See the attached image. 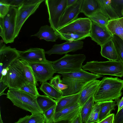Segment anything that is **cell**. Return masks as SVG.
I'll return each mask as SVG.
<instances>
[{
	"label": "cell",
	"instance_id": "6da1fadb",
	"mask_svg": "<svg viewBox=\"0 0 123 123\" xmlns=\"http://www.w3.org/2000/svg\"><path fill=\"white\" fill-rule=\"evenodd\" d=\"M123 80L117 77H104L94 95V102H100L120 98L123 93Z\"/></svg>",
	"mask_w": 123,
	"mask_h": 123
},
{
	"label": "cell",
	"instance_id": "7a4b0ae2",
	"mask_svg": "<svg viewBox=\"0 0 123 123\" xmlns=\"http://www.w3.org/2000/svg\"><path fill=\"white\" fill-rule=\"evenodd\" d=\"M6 97L13 105L29 111L32 114H42L43 111L39 107L37 97L20 89H9Z\"/></svg>",
	"mask_w": 123,
	"mask_h": 123
},
{
	"label": "cell",
	"instance_id": "3957f363",
	"mask_svg": "<svg viewBox=\"0 0 123 123\" xmlns=\"http://www.w3.org/2000/svg\"><path fill=\"white\" fill-rule=\"evenodd\" d=\"M82 68L84 70L89 71L96 74L123 77V64L117 61L87 62Z\"/></svg>",
	"mask_w": 123,
	"mask_h": 123
},
{
	"label": "cell",
	"instance_id": "277c9868",
	"mask_svg": "<svg viewBox=\"0 0 123 123\" xmlns=\"http://www.w3.org/2000/svg\"><path fill=\"white\" fill-rule=\"evenodd\" d=\"M83 54H66L63 57L52 62V66L56 73H72L80 71L82 68V63L86 59Z\"/></svg>",
	"mask_w": 123,
	"mask_h": 123
},
{
	"label": "cell",
	"instance_id": "5b68a950",
	"mask_svg": "<svg viewBox=\"0 0 123 123\" xmlns=\"http://www.w3.org/2000/svg\"><path fill=\"white\" fill-rule=\"evenodd\" d=\"M7 69L6 74L0 79V81H2L9 89H20L28 83L25 77L19 58L13 62Z\"/></svg>",
	"mask_w": 123,
	"mask_h": 123
},
{
	"label": "cell",
	"instance_id": "8992f818",
	"mask_svg": "<svg viewBox=\"0 0 123 123\" xmlns=\"http://www.w3.org/2000/svg\"><path fill=\"white\" fill-rule=\"evenodd\" d=\"M18 8L10 6L7 14L0 18V36L6 44L13 43L14 37Z\"/></svg>",
	"mask_w": 123,
	"mask_h": 123
},
{
	"label": "cell",
	"instance_id": "52a82bcc",
	"mask_svg": "<svg viewBox=\"0 0 123 123\" xmlns=\"http://www.w3.org/2000/svg\"><path fill=\"white\" fill-rule=\"evenodd\" d=\"M45 1L50 26L55 31L58 29L60 19L67 7V0H46Z\"/></svg>",
	"mask_w": 123,
	"mask_h": 123
},
{
	"label": "cell",
	"instance_id": "ba28073f",
	"mask_svg": "<svg viewBox=\"0 0 123 123\" xmlns=\"http://www.w3.org/2000/svg\"><path fill=\"white\" fill-rule=\"evenodd\" d=\"M92 23L88 17L78 18L58 29L55 33L90 35Z\"/></svg>",
	"mask_w": 123,
	"mask_h": 123
},
{
	"label": "cell",
	"instance_id": "9c48e42d",
	"mask_svg": "<svg viewBox=\"0 0 123 123\" xmlns=\"http://www.w3.org/2000/svg\"><path fill=\"white\" fill-rule=\"evenodd\" d=\"M28 63L32 68L36 80L41 83L50 80L56 73L52 61L48 60L45 63Z\"/></svg>",
	"mask_w": 123,
	"mask_h": 123
},
{
	"label": "cell",
	"instance_id": "30bf717a",
	"mask_svg": "<svg viewBox=\"0 0 123 123\" xmlns=\"http://www.w3.org/2000/svg\"><path fill=\"white\" fill-rule=\"evenodd\" d=\"M44 0L29 4L23 5L18 8L16 18L14 37L15 38L18 36L20 30L28 18L34 13Z\"/></svg>",
	"mask_w": 123,
	"mask_h": 123
},
{
	"label": "cell",
	"instance_id": "8fae6325",
	"mask_svg": "<svg viewBox=\"0 0 123 123\" xmlns=\"http://www.w3.org/2000/svg\"><path fill=\"white\" fill-rule=\"evenodd\" d=\"M18 51L19 59L28 63H43L48 61L45 57V51L42 48H32L25 51Z\"/></svg>",
	"mask_w": 123,
	"mask_h": 123
},
{
	"label": "cell",
	"instance_id": "7c38bea8",
	"mask_svg": "<svg viewBox=\"0 0 123 123\" xmlns=\"http://www.w3.org/2000/svg\"><path fill=\"white\" fill-rule=\"evenodd\" d=\"M3 40L0 43V73L6 68L14 61L19 58L18 50L16 48L7 46L3 43Z\"/></svg>",
	"mask_w": 123,
	"mask_h": 123
},
{
	"label": "cell",
	"instance_id": "4fadbf2b",
	"mask_svg": "<svg viewBox=\"0 0 123 123\" xmlns=\"http://www.w3.org/2000/svg\"><path fill=\"white\" fill-rule=\"evenodd\" d=\"M84 43V42L81 41L73 42L67 41L61 44H55L50 49L45 51V54L49 55L52 54H67L68 52H74L82 49Z\"/></svg>",
	"mask_w": 123,
	"mask_h": 123
},
{
	"label": "cell",
	"instance_id": "5bb4252c",
	"mask_svg": "<svg viewBox=\"0 0 123 123\" xmlns=\"http://www.w3.org/2000/svg\"><path fill=\"white\" fill-rule=\"evenodd\" d=\"M83 1L77 0L74 4L66 8L60 19L58 29L78 18L79 14L80 12Z\"/></svg>",
	"mask_w": 123,
	"mask_h": 123
},
{
	"label": "cell",
	"instance_id": "9a60e30c",
	"mask_svg": "<svg viewBox=\"0 0 123 123\" xmlns=\"http://www.w3.org/2000/svg\"><path fill=\"white\" fill-rule=\"evenodd\" d=\"M112 36L107 29L92 22L90 37L98 45L101 46L111 38Z\"/></svg>",
	"mask_w": 123,
	"mask_h": 123
},
{
	"label": "cell",
	"instance_id": "2e32d148",
	"mask_svg": "<svg viewBox=\"0 0 123 123\" xmlns=\"http://www.w3.org/2000/svg\"><path fill=\"white\" fill-rule=\"evenodd\" d=\"M88 82L80 81L74 79L62 77L61 83L67 85V88L62 91V96L73 95L80 92Z\"/></svg>",
	"mask_w": 123,
	"mask_h": 123
},
{
	"label": "cell",
	"instance_id": "e0dca14e",
	"mask_svg": "<svg viewBox=\"0 0 123 123\" xmlns=\"http://www.w3.org/2000/svg\"><path fill=\"white\" fill-rule=\"evenodd\" d=\"M81 108L78 102L55 113L54 117V122L65 120H71L80 112Z\"/></svg>",
	"mask_w": 123,
	"mask_h": 123
},
{
	"label": "cell",
	"instance_id": "ac0fdd59",
	"mask_svg": "<svg viewBox=\"0 0 123 123\" xmlns=\"http://www.w3.org/2000/svg\"><path fill=\"white\" fill-rule=\"evenodd\" d=\"M95 80L87 83L80 92L78 103L82 106L93 94H94L100 82Z\"/></svg>",
	"mask_w": 123,
	"mask_h": 123
},
{
	"label": "cell",
	"instance_id": "d6986e66",
	"mask_svg": "<svg viewBox=\"0 0 123 123\" xmlns=\"http://www.w3.org/2000/svg\"><path fill=\"white\" fill-rule=\"evenodd\" d=\"M62 77L76 80L81 81L89 82L103 77L102 75L88 73L82 69L80 70L72 73H61Z\"/></svg>",
	"mask_w": 123,
	"mask_h": 123
},
{
	"label": "cell",
	"instance_id": "ffe728a7",
	"mask_svg": "<svg viewBox=\"0 0 123 123\" xmlns=\"http://www.w3.org/2000/svg\"><path fill=\"white\" fill-rule=\"evenodd\" d=\"M99 7L104 14L109 19H114L121 17L113 5L111 0H98Z\"/></svg>",
	"mask_w": 123,
	"mask_h": 123
},
{
	"label": "cell",
	"instance_id": "44dd1931",
	"mask_svg": "<svg viewBox=\"0 0 123 123\" xmlns=\"http://www.w3.org/2000/svg\"><path fill=\"white\" fill-rule=\"evenodd\" d=\"M43 39L47 41L55 42L59 38L55 31L50 26L45 25L41 26L37 33L31 36Z\"/></svg>",
	"mask_w": 123,
	"mask_h": 123
},
{
	"label": "cell",
	"instance_id": "7402d4cb",
	"mask_svg": "<svg viewBox=\"0 0 123 123\" xmlns=\"http://www.w3.org/2000/svg\"><path fill=\"white\" fill-rule=\"evenodd\" d=\"M101 47V55L109 60L117 61L118 57L112 38Z\"/></svg>",
	"mask_w": 123,
	"mask_h": 123
},
{
	"label": "cell",
	"instance_id": "603a6c76",
	"mask_svg": "<svg viewBox=\"0 0 123 123\" xmlns=\"http://www.w3.org/2000/svg\"><path fill=\"white\" fill-rule=\"evenodd\" d=\"M80 92L76 94L62 96L56 101L55 113L78 102Z\"/></svg>",
	"mask_w": 123,
	"mask_h": 123
},
{
	"label": "cell",
	"instance_id": "cb8c5ba5",
	"mask_svg": "<svg viewBox=\"0 0 123 123\" xmlns=\"http://www.w3.org/2000/svg\"><path fill=\"white\" fill-rule=\"evenodd\" d=\"M112 35H116L123 40V17L109 19L106 26Z\"/></svg>",
	"mask_w": 123,
	"mask_h": 123
},
{
	"label": "cell",
	"instance_id": "d4e9b609",
	"mask_svg": "<svg viewBox=\"0 0 123 123\" xmlns=\"http://www.w3.org/2000/svg\"><path fill=\"white\" fill-rule=\"evenodd\" d=\"M100 8L98 0H83L80 12L87 17L92 16Z\"/></svg>",
	"mask_w": 123,
	"mask_h": 123
},
{
	"label": "cell",
	"instance_id": "484cf974",
	"mask_svg": "<svg viewBox=\"0 0 123 123\" xmlns=\"http://www.w3.org/2000/svg\"><path fill=\"white\" fill-rule=\"evenodd\" d=\"M99 103L100 109L98 122L110 115L113 110H115V107L117 105L116 102L112 100Z\"/></svg>",
	"mask_w": 123,
	"mask_h": 123
},
{
	"label": "cell",
	"instance_id": "4316f807",
	"mask_svg": "<svg viewBox=\"0 0 123 123\" xmlns=\"http://www.w3.org/2000/svg\"><path fill=\"white\" fill-rule=\"evenodd\" d=\"M39 89L45 95L54 99L56 101L62 96L61 93L47 82L42 83Z\"/></svg>",
	"mask_w": 123,
	"mask_h": 123
},
{
	"label": "cell",
	"instance_id": "83f0119b",
	"mask_svg": "<svg viewBox=\"0 0 123 123\" xmlns=\"http://www.w3.org/2000/svg\"><path fill=\"white\" fill-rule=\"evenodd\" d=\"M19 62L27 81L36 86H38L37 82L31 66L27 62L20 59Z\"/></svg>",
	"mask_w": 123,
	"mask_h": 123
},
{
	"label": "cell",
	"instance_id": "f1b7e54d",
	"mask_svg": "<svg viewBox=\"0 0 123 123\" xmlns=\"http://www.w3.org/2000/svg\"><path fill=\"white\" fill-rule=\"evenodd\" d=\"M93 94L81 107L80 113L82 123H85L92 110L94 104V95Z\"/></svg>",
	"mask_w": 123,
	"mask_h": 123
},
{
	"label": "cell",
	"instance_id": "f546056e",
	"mask_svg": "<svg viewBox=\"0 0 123 123\" xmlns=\"http://www.w3.org/2000/svg\"><path fill=\"white\" fill-rule=\"evenodd\" d=\"M37 104L43 111L49 109L56 103V101L48 96L39 94L37 97Z\"/></svg>",
	"mask_w": 123,
	"mask_h": 123
},
{
	"label": "cell",
	"instance_id": "4dcf8cb0",
	"mask_svg": "<svg viewBox=\"0 0 123 123\" xmlns=\"http://www.w3.org/2000/svg\"><path fill=\"white\" fill-rule=\"evenodd\" d=\"M89 18L92 21L101 27L107 29L106 26L109 19L99 9Z\"/></svg>",
	"mask_w": 123,
	"mask_h": 123
},
{
	"label": "cell",
	"instance_id": "1f68e13d",
	"mask_svg": "<svg viewBox=\"0 0 123 123\" xmlns=\"http://www.w3.org/2000/svg\"><path fill=\"white\" fill-rule=\"evenodd\" d=\"M44 117L42 114H32L20 118L15 123H44Z\"/></svg>",
	"mask_w": 123,
	"mask_h": 123
},
{
	"label": "cell",
	"instance_id": "d6a6232c",
	"mask_svg": "<svg viewBox=\"0 0 123 123\" xmlns=\"http://www.w3.org/2000/svg\"><path fill=\"white\" fill-rule=\"evenodd\" d=\"M112 39L118 55L117 61L123 64V40L116 35H113Z\"/></svg>",
	"mask_w": 123,
	"mask_h": 123
},
{
	"label": "cell",
	"instance_id": "836d02e7",
	"mask_svg": "<svg viewBox=\"0 0 123 123\" xmlns=\"http://www.w3.org/2000/svg\"><path fill=\"white\" fill-rule=\"evenodd\" d=\"M41 0H0V2L6 4L10 6L18 8L23 5L34 3Z\"/></svg>",
	"mask_w": 123,
	"mask_h": 123
},
{
	"label": "cell",
	"instance_id": "e575fe53",
	"mask_svg": "<svg viewBox=\"0 0 123 123\" xmlns=\"http://www.w3.org/2000/svg\"><path fill=\"white\" fill-rule=\"evenodd\" d=\"M56 33L61 40L71 42L80 41L90 37V35H82L73 33L64 34L59 33Z\"/></svg>",
	"mask_w": 123,
	"mask_h": 123
},
{
	"label": "cell",
	"instance_id": "d590c367",
	"mask_svg": "<svg viewBox=\"0 0 123 123\" xmlns=\"http://www.w3.org/2000/svg\"><path fill=\"white\" fill-rule=\"evenodd\" d=\"M100 109V105L99 103H95L85 123H94L98 122Z\"/></svg>",
	"mask_w": 123,
	"mask_h": 123
},
{
	"label": "cell",
	"instance_id": "8d00e7d4",
	"mask_svg": "<svg viewBox=\"0 0 123 123\" xmlns=\"http://www.w3.org/2000/svg\"><path fill=\"white\" fill-rule=\"evenodd\" d=\"M61 76L57 75L50 80L49 83L62 94V91L67 88V86L61 83Z\"/></svg>",
	"mask_w": 123,
	"mask_h": 123
},
{
	"label": "cell",
	"instance_id": "74e56055",
	"mask_svg": "<svg viewBox=\"0 0 123 123\" xmlns=\"http://www.w3.org/2000/svg\"><path fill=\"white\" fill-rule=\"evenodd\" d=\"M56 104L47 110L43 111L42 113L44 116L46 123H52L54 122V117L55 113Z\"/></svg>",
	"mask_w": 123,
	"mask_h": 123
},
{
	"label": "cell",
	"instance_id": "f35d334b",
	"mask_svg": "<svg viewBox=\"0 0 123 123\" xmlns=\"http://www.w3.org/2000/svg\"><path fill=\"white\" fill-rule=\"evenodd\" d=\"M20 89L36 97L39 94L36 86L29 83L25 85Z\"/></svg>",
	"mask_w": 123,
	"mask_h": 123
},
{
	"label": "cell",
	"instance_id": "ab89813d",
	"mask_svg": "<svg viewBox=\"0 0 123 123\" xmlns=\"http://www.w3.org/2000/svg\"><path fill=\"white\" fill-rule=\"evenodd\" d=\"M10 6L3 3L0 2V18L5 16L8 12Z\"/></svg>",
	"mask_w": 123,
	"mask_h": 123
},
{
	"label": "cell",
	"instance_id": "60d3db41",
	"mask_svg": "<svg viewBox=\"0 0 123 123\" xmlns=\"http://www.w3.org/2000/svg\"><path fill=\"white\" fill-rule=\"evenodd\" d=\"M114 123H123V108L115 115Z\"/></svg>",
	"mask_w": 123,
	"mask_h": 123
},
{
	"label": "cell",
	"instance_id": "b9f144b4",
	"mask_svg": "<svg viewBox=\"0 0 123 123\" xmlns=\"http://www.w3.org/2000/svg\"><path fill=\"white\" fill-rule=\"evenodd\" d=\"M114 113L111 114L103 120L96 123H114Z\"/></svg>",
	"mask_w": 123,
	"mask_h": 123
},
{
	"label": "cell",
	"instance_id": "7bdbcfd3",
	"mask_svg": "<svg viewBox=\"0 0 123 123\" xmlns=\"http://www.w3.org/2000/svg\"><path fill=\"white\" fill-rule=\"evenodd\" d=\"M7 87H8V86L4 84L2 81H0V96L6 94L4 93V91Z\"/></svg>",
	"mask_w": 123,
	"mask_h": 123
},
{
	"label": "cell",
	"instance_id": "ee69618b",
	"mask_svg": "<svg viewBox=\"0 0 123 123\" xmlns=\"http://www.w3.org/2000/svg\"><path fill=\"white\" fill-rule=\"evenodd\" d=\"M70 123H82L80 112L71 120Z\"/></svg>",
	"mask_w": 123,
	"mask_h": 123
},
{
	"label": "cell",
	"instance_id": "f6af8a7d",
	"mask_svg": "<svg viewBox=\"0 0 123 123\" xmlns=\"http://www.w3.org/2000/svg\"><path fill=\"white\" fill-rule=\"evenodd\" d=\"M115 101L118 107L117 112H118L123 108V96L121 99L119 98Z\"/></svg>",
	"mask_w": 123,
	"mask_h": 123
},
{
	"label": "cell",
	"instance_id": "bcb514c9",
	"mask_svg": "<svg viewBox=\"0 0 123 123\" xmlns=\"http://www.w3.org/2000/svg\"><path fill=\"white\" fill-rule=\"evenodd\" d=\"M77 1V0H67V7L73 5Z\"/></svg>",
	"mask_w": 123,
	"mask_h": 123
},
{
	"label": "cell",
	"instance_id": "7dc6e473",
	"mask_svg": "<svg viewBox=\"0 0 123 123\" xmlns=\"http://www.w3.org/2000/svg\"><path fill=\"white\" fill-rule=\"evenodd\" d=\"M71 120H65L55 121L52 123H70Z\"/></svg>",
	"mask_w": 123,
	"mask_h": 123
},
{
	"label": "cell",
	"instance_id": "c3c4849f",
	"mask_svg": "<svg viewBox=\"0 0 123 123\" xmlns=\"http://www.w3.org/2000/svg\"><path fill=\"white\" fill-rule=\"evenodd\" d=\"M0 123H3V121L2 119V118L1 117L0 111Z\"/></svg>",
	"mask_w": 123,
	"mask_h": 123
},
{
	"label": "cell",
	"instance_id": "681fc988",
	"mask_svg": "<svg viewBox=\"0 0 123 123\" xmlns=\"http://www.w3.org/2000/svg\"><path fill=\"white\" fill-rule=\"evenodd\" d=\"M121 14L122 16H123V8L122 9L121 11Z\"/></svg>",
	"mask_w": 123,
	"mask_h": 123
},
{
	"label": "cell",
	"instance_id": "f907efd6",
	"mask_svg": "<svg viewBox=\"0 0 123 123\" xmlns=\"http://www.w3.org/2000/svg\"></svg>",
	"mask_w": 123,
	"mask_h": 123
}]
</instances>
